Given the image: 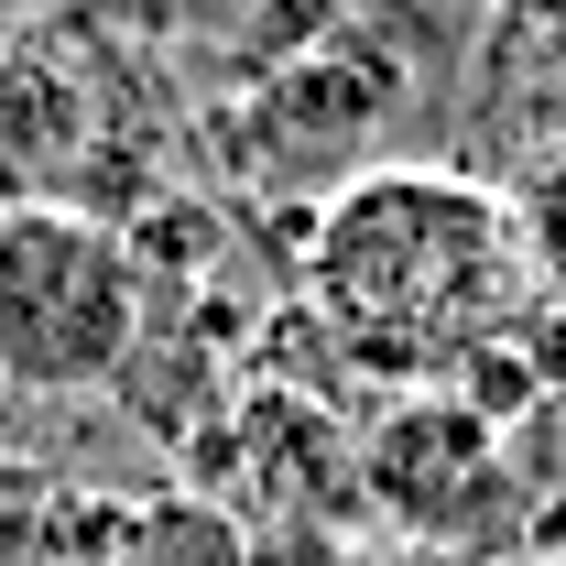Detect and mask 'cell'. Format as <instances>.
I'll return each instance as SVG.
<instances>
[{"label": "cell", "mask_w": 566, "mask_h": 566, "mask_svg": "<svg viewBox=\"0 0 566 566\" xmlns=\"http://www.w3.org/2000/svg\"><path fill=\"white\" fill-rule=\"evenodd\" d=\"M512 262H523L512 197H491L480 175H447V164H370L327 197L305 283L359 359L436 370L501 327Z\"/></svg>", "instance_id": "6da1fadb"}, {"label": "cell", "mask_w": 566, "mask_h": 566, "mask_svg": "<svg viewBox=\"0 0 566 566\" xmlns=\"http://www.w3.org/2000/svg\"><path fill=\"white\" fill-rule=\"evenodd\" d=\"M142 349V262L120 229L55 197L0 208V392L76 403L109 392Z\"/></svg>", "instance_id": "7a4b0ae2"}, {"label": "cell", "mask_w": 566, "mask_h": 566, "mask_svg": "<svg viewBox=\"0 0 566 566\" xmlns=\"http://www.w3.org/2000/svg\"><path fill=\"white\" fill-rule=\"evenodd\" d=\"M491 436L501 424L480 403H403L381 424V447H370V491L392 501L403 523H424V534H458L469 491L491 480V458H501Z\"/></svg>", "instance_id": "3957f363"}, {"label": "cell", "mask_w": 566, "mask_h": 566, "mask_svg": "<svg viewBox=\"0 0 566 566\" xmlns=\"http://www.w3.org/2000/svg\"><path fill=\"white\" fill-rule=\"evenodd\" d=\"M76 153V87L55 66H0V197L44 186Z\"/></svg>", "instance_id": "277c9868"}, {"label": "cell", "mask_w": 566, "mask_h": 566, "mask_svg": "<svg viewBox=\"0 0 566 566\" xmlns=\"http://www.w3.org/2000/svg\"><path fill=\"white\" fill-rule=\"evenodd\" d=\"M0 415H11V392H0Z\"/></svg>", "instance_id": "5b68a950"}]
</instances>
